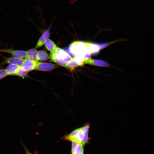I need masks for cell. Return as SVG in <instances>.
Segmentation results:
<instances>
[{
	"mask_svg": "<svg viewBox=\"0 0 154 154\" xmlns=\"http://www.w3.org/2000/svg\"><path fill=\"white\" fill-rule=\"evenodd\" d=\"M71 153L72 154H84L83 146L78 142L75 141L72 142Z\"/></svg>",
	"mask_w": 154,
	"mask_h": 154,
	"instance_id": "9c48e42d",
	"label": "cell"
},
{
	"mask_svg": "<svg viewBox=\"0 0 154 154\" xmlns=\"http://www.w3.org/2000/svg\"><path fill=\"white\" fill-rule=\"evenodd\" d=\"M87 46L88 49L90 54L92 55H97L100 50L96 43H93L88 42H84Z\"/></svg>",
	"mask_w": 154,
	"mask_h": 154,
	"instance_id": "8fae6325",
	"label": "cell"
},
{
	"mask_svg": "<svg viewBox=\"0 0 154 154\" xmlns=\"http://www.w3.org/2000/svg\"><path fill=\"white\" fill-rule=\"evenodd\" d=\"M0 52L10 54L13 57L23 59L26 58V51H25L6 48L0 50Z\"/></svg>",
	"mask_w": 154,
	"mask_h": 154,
	"instance_id": "8992f818",
	"label": "cell"
},
{
	"mask_svg": "<svg viewBox=\"0 0 154 154\" xmlns=\"http://www.w3.org/2000/svg\"><path fill=\"white\" fill-rule=\"evenodd\" d=\"M60 66L59 65L57 64L37 61L35 70L48 71L59 68Z\"/></svg>",
	"mask_w": 154,
	"mask_h": 154,
	"instance_id": "277c9868",
	"label": "cell"
},
{
	"mask_svg": "<svg viewBox=\"0 0 154 154\" xmlns=\"http://www.w3.org/2000/svg\"><path fill=\"white\" fill-rule=\"evenodd\" d=\"M22 144L25 149V154H33L29 151L28 150L27 147L25 146L23 143H22Z\"/></svg>",
	"mask_w": 154,
	"mask_h": 154,
	"instance_id": "ffe728a7",
	"label": "cell"
},
{
	"mask_svg": "<svg viewBox=\"0 0 154 154\" xmlns=\"http://www.w3.org/2000/svg\"><path fill=\"white\" fill-rule=\"evenodd\" d=\"M50 56L51 61L66 68L67 62L72 58L64 50L58 47L55 51L50 52Z\"/></svg>",
	"mask_w": 154,
	"mask_h": 154,
	"instance_id": "7a4b0ae2",
	"label": "cell"
},
{
	"mask_svg": "<svg viewBox=\"0 0 154 154\" xmlns=\"http://www.w3.org/2000/svg\"><path fill=\"white\" fill-rule=\"evenodd\" d=\"M70 50L78 57L91 58L90 54L84 42H75L70 45Z\"/></svg>",
	"mask_w": 154,
	"mask_h": 154,
	"instance_id": "3957f363",
	"label": "cell"
},
{
	"mask_svg": "<svg viewBox=\"0 0 154 154\" xmlns=\"http://www.w3.org/2000/svg\"><path fill=\"white\" fill-rule=\"evenodd\" d=\"M85 63L96 66L108 67L109 64L108 62L101 60L88 58L85 62Z\"/></svg>",
	"mask_w": 154,
	"mask_h": 154,
	"instance_id": "7c38bea8",
	"label": "cell"
},
{
	"mask_svg": "<svg viewBox=\"0 0 154 154\" xmlns=\"http://www.w3.org/2000/svg\"><path fill=\"white\" fill-rule=\"evenodd\" d=\"M28 74V72L23 69L21 66L15 76L22 78L29 77Z\"/></svg>",
	"mask_w": 154,
	"mask_h": 154,
	"instance_id": "e0dca14e",
	"label": "cell"
},
{
	"mask_svg": "<svg viewBox=\"0 0 154 154\" xmlns=\"http://www.w3.org/2000/svg\"><path fill=\"white\" fill-rule=\"evenodd\" d=\"M35 48L30 49L26 52V58L33 60H37V56L38 52Z\"/></svg>",
	"mask_w": 154,
	"mask_h": 154,
	"instance_id": "5bb4252c",
	"label": "cell"
},
{
	"mask_svg": "<svg viewBox=\"0 0 154 154\" xmlns=\"http://www.w3.org/2000/svg\"><path fill=\"white\" fill-rule=\"evenodd\" d=\"M50 55L46 51L44 50L38 51L37 56V60H46L50 58Z\"/></svg>",
	"mask_w": 154,
	"mask_h": 154,
	"instance_id": "9a60e30c",
	"label": "cell"
},
{
	"mask_svg": "<svg viewBox=\"0 0 154 154\" xmlns=\"http://www.w3.org/2000/svg\"><path fill=\"white\" fill-rule=\"evenodd\" d=\"M88 58H83L78 57L72 58L70 61L67 62L66 68L72 70L75 67L82 66Z\"/></svg>",
	"mask_w": 154,
	"mask_h": 154,
	"instance_id": "5b68a950",
	"label": "cell"
},
{
	"mask_svg": "<svg viewBox=\"0 0 154 154\" xmlns=\"http://www.w3.org/2000/svg\"><path fill=\"white\" fill-rule=\"evenodd\" d=\"M37 61L25 58L21 66L24 70L30 71L35 70Z\"/></svg>",
	"mask_w": 154,
	"mask_h": 154,
	"instance_id": "52a82bcc",
	"label": "cell"
},
{
	"mask_svg": "<svg viewBox=\"0 0 154 154\" xmlns=\"http://www.w3.org/2000/svg\"><path fill=\"white\" fill-rule=\"evenodd\" d=\"M44 44L46 48L50 52L55 51L58 47L53 41L49 38L45 41Z\"/></svg>",
	"mask_w": 154,
	"mask_h": 154,
	"instance_id": "2e32d148",
	"label": "cell"
},
{
	"mask_svg": "<svg viewBox=\"0 0 154 154\" xmlns=\"http://www.w3.org/2000/svg\"><path fill=\"white\" fill-rule=\"evenodd\" d=\"M8 75L5 69H0V80Z\"/></svg>",
	"mask_w": 154,
	"mask_h": 154,
	"instance_id": "d6986e66",
	"label": "cell"
},
{
	"mask_svg": "<svg viewBox=\"0 0 154 154\" xmlns=\"http://www.w3.org/2000/svg\"><path fill=\"white\" fill-rule=\"evenodd\" d=\"M21 66L16 64H10L5 69L8 75H15Z\"/></svg>",
	"mask_w": 154,
	"mask_h": 154,
	"instance_id": "4fadbf2b",
	"label": "cell"
},
{
	"mask_svg": "<svg viewBox=\"0 0 154 154\" xmlns=\"http://www.w3.org/2000/svg\"><path fill=\"white\" fill-rule=\"evenodd\" d=\"M90 126V123H86L82 127L76 129L69 134L65 135L62 139L72 142H78L84 146L90 140L88 133Z\"/></svg>",
	"mask_w": 154,
	"mask_h": 154,
	"instance_id": "6da1fadb",
	"label": "cell"
},
{
	"mask_svg": "<svg viewBox=\"0 0 154 154\" xmlns=\"http://www.w3.org/2000/svg\"><path fill=\"white\" fill-rule=\"evenodd\" d=\"M51 27V26L50 25L43 33L38 40L35 48L41 47L44 44L45 41L50 36V30Z\"/></svg>",
	"mask_w": 154,
	"mask_h": 154,
	"instance_id": "ba28073f",
	"label": "cell"
},
{
	"mask_svg": "<svg viewBox=\"0 0 154 154\" xmlns=\"http://www.w3.org/2000/svg\"><path fill=\"white\" fill-rule=\"evenodd\" d=\"M35 154H38V153L37 152H36V151L35 152Z\"/></svg>",
	"mask_w": 154,
	"mask_h": 154,
	"instance_id": "44dd1931",
	"label": "cell"
},
{
	"mask_svg": "<svg viewBox=\"0 0 154 154\" xmlns=\"http://www.w3.org/2000/svg\"><path fill=\"white\" fill-rule=\"evenodd\" d=\"M114 41L112 42H105V43H96V44L99 46L100 49H101L103 48H104L108 46L111 43H113Z\"/></svg>",
	"mask_w": 154,
	"mask_h": 154,
	"instance_id": "ac0fdd59",
	"label": "cell"
},
{
	"mask_svg": "<svg viewBox=\"0 0 154 154\" xmlns=\"http://www.w3.org/2000/svg\"><path fill=\"white\" fill-rule=\"evenodd\" d=\"M24 59L23 58H18L14 57L5 58L4 61L1 64H16L21 66Z\"/></svg>",
	"mask_w": 154,
	"mask_h": 154,
	"instance_id": "30bf717a",
	"label": "cell"
}]
</instances>
